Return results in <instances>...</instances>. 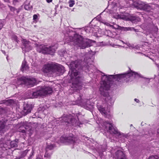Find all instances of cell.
<instances>
[{"label": "cell", "mask_w": 159, "mask_h": 159, "mask_svg": "<svg viewBox=\"0 0 159 159\" xmlns=\"http://www.w3.org/2000/svg\"><path fill=\"white\" fill-rule=\"evenodd\" d=\"M18 81L20 84L27 85H34L37 83L35 78L23 77L19 78Z\"/></svg>", "instance_id": "cell-8"}, {"label": "cell", "mask_w": 159, "mask_h": 159, "mask_svg": "<svg viewBox=\"0 0 159 159\" xmlns=\"http://www.w3.org/2000/svg\"><path fill=\"white\" fill-rule=\"evenodd\" d=\"M53 90L52 88L50 87H44L41 88L33 93V96L36 97H41L50 95L52 94Z\"/></svg>", "instance_id": "cell-5"}, {"label": "cell", "mask_w": 159, "mask_h": 159, "mask_svg": "<svg viewBox=\"0 0 159 159\" xmlns=\"http://www.w3.org/2000/svg\"><path fill=\"white\" fill-rule=\"evenodd\" d=\"M71 40L72 42L81 49H85L92 46L94 41L85 38L80 34L76 33L72 37Z\"/></svg>", "instance_id": "cell-2"}, {"label": "cell", "mask_w": 159, "mask_h": 159, "mask_svg": "<svg viewBox=\"0 0 159 159\" xmlns=\"http://www.w3.org/2000/svg\"><path fill=\"white\" fill-rule=\"evenodd\" d=\"M32 106L30 105H27L25 106L23 109V112L25 115L26 114L29 113L32 109Z\"/></svg>", "instance_id": "cell-14"}, {"label": "cell", "mask_w": 159, "mask_h": 159, "mask_svg": "<svg viewBox=\"0 0 159 159\" xmlns=\"http://www.w3.org/2000/svg\"><path fill=\"white\" fill-rule=\"evenodd\" d=\"M115 155L117 159H127L126 155L122 151H117Z\"/></svg>", "instance_id": "cell-12"}, {"label": "cell", "mask_w": 159, "mask_h": 159, "mask_svg": "<svg viewBox=\"0 0 159 159\" xmlns=\"http://www.w3.org/2000/svg\"><path fill=\"white\" fill-rule=\"evenodd\" d=\"M116 18L131 21L134 23H137L141 21V19L139 17L127 14H121L117 15Z\"/></svg>", "instance_id": "cell-6"}, {"label": "cell", "mask_w": 159, "mask_h": 159, "mask_svg": "<svg viewBox=\"0 0 159 159\" xmlns=\"http://www.w3.org/2000/svg\"><path fill=\"white\" fill-rule=\"evenodd\" d=\"M71 78L72 83L75 88H80L81 87V81L80 72L81 70L71 69Z\"/></svg>", "instance_id": "cell-4"}, {"label": "cell", "mask_w": 159, "mask_h": 159, "mask_svg": "<svg viewBox=\"0 0 159 159\" xmlns=\"http://www.w3.org/2000/svg\"><path fill=\"white\" fill-rule=\"evenodd\" d=\"M42 70L45 74L57 75H62L65 71V69L63 66L55 63L48 64L44 65Z\"/></svg>", "instance_id": "cell-1"}, {"label": "cell", "mask_w": 159, "mask_h": 159, "mask_svg": "<svg viewBox=\"0 0 159 159\" xmlns=\"http://www.w3.org/2000/svg\"><path fill=\"white\" fill-rule=\"evenodd\" d=\"M111 81L107 76H103L101 80L100 91L102 95L105 97L109 95V91L111 87Z\"/></svg>", "instance_id": "cell-3"}, {"label": "cell", "mask_w": 159, "mask_h": 159, "mask_svg": "<svg viewBox=\"0 0 159 159\" xmlns=\"http://www.w3.org/2000/svg\"><path fill=\"white\" fill-rule=\"evenodd\" d=\"M157 133L159 135V128L158 130Z\"/></svg>", "instance_id": "cell-21"}, {"label": "cell", "mask_w": 159, "mask_h": 159, "mask_svg": "<svg viewBox=\"0 0 159 159\" xmlns=\"http://www.w3.org/2000/svg\"><path fill=\"white\" fill-rule=\"evenodd\" d=\"M38 16L36 15H34L33 16V19L34 20H35L37 19Z\"/></svg>", "instance_id": "cell-20"}, {"label": "cell", "mask_w": 159, "mask_h": 159, "mask_svg": "<svg viewBox=\"0 0 159 159\" xmlns=\"http://www.w3.org/2000/svg\"><path fill=\"white\" fill-rule=\"evenodd\" d=\"M65 120L66 122L72 124H76L78 120L76 117L72 116H68L65 117Z\"/></svg>", "instance_id": "cell-11"}, {"label": "cell", "mask_w": 159, "mask_h": 159, "mask_svg": "<svg viewBox=\"0 0 159 159\" xmlns=\"http://www.w3.org/2000/svg\"><path fill=\"white\" fill-rule=\"evenodd\" d=\"M37 50L40 53L44 54L54 55L56 50L53 46L48 47L45 46H37Z\"/></svg>", "instance_id": "cell-7"}, {"label": "cell", "mask_w": 159, "mask_h": 159, "mask_svg": "<svg viewBox=\"0 0 159 159\" xmlns=\"http://www.w3.org/2000/svg\"><path fill=\"white\" fill-rule=\"evenodd\" d=\"M48 3H50V2H52V1H47Z\"/></svg>", "instance_id": "cell-22"}, {"label": "cell", "mask_w": 159, "mask_h": 159, "mask_svg": "<svg viewBox=\"0 0 159 159\" xmlns=\"http://www.w3.org/2000/svg\"><path fill=\"white\" fill-rule=\"evenodd\" d=\"M17 142L16 141H13L11 144L12 146V147H15L17 145Z\"/></svg>", "instance_id": "cell-18"}, {"label": "cell", "mask_w": 159, "mask_h": 159, "mask_svg": "<svg viewBox=\"0 0 159 159\" xmlns=\"http://www.w3.org/2000/svg\"><path fill=\"white\" fill-rule=\"evenodd\" d=\"M29 127L26 125L22 126L19 128V132L23 133H27L30 131Z\"/></svg>", "instance_id": "cell-13"}, {"label": "cell", "mask_w": 159, "mask_h": 159, "mask_svg": "<svg viewBox=\"0 0 159 159\" xmlns=\"http://www.w3.org/2000/svg\"><path fill=\"white\" fill-rule=\"evenodd\" d=\"M149 159H159V157L157 155H152L149 157Z\"/></svg>", "instance_id": "cell-17"}, {"label": "cell", "mask_w": 159, "mask_h": 159, "mask_svg": "<svg viewBox=\"0 0 159 159\" xmlns=\"http://www.w3.org/2000/svg\"><path fill=\"white\" fill-rule=\"evenodd\" d=\"M98 109L99 111L104 116L107 115V113L106 112L105 109L103 108L101 106H100L98 107Z\"/></svg>", "instance_id": "cell-15"}, {"label": "cell", "mask_w": 159, "mask_h": 159, "mask_svg": "<svg viewBox=\"0 0 159 159\" xmlns=\"http://www.w3.org/2000/svg\"><path fill=\"white\" fill-rule=\"evenodd\" d=\"M36 159H41L40 158H36Z\"/></svg>", "instance_id": "cell-23"}, {"label": "cell", "mask_w": 159, "mask_h": 159, "mask_svg": "<svg viewBox=\"0 0 159 159\" xmlns=\"http://www.w3.org/2000/svg\"><path fill=\"white\" fill-rule=\"evenodd\" d=\"M75 3L74 1H70L69 2V4H70V7H72L73 6Z\"/></svg>", "instance_id": "cell-19"}, {"label": "cell", "mask_w": 159, "mask_h": 159, "mask_svg": "<svg viewBox=\"0 0 159 159\" xmlns=\"http://www.w3.org/2000/svg\"><path fill=\"white\" fill-rule=\"evenodd\" d=\"M133 5L134 8L145 11H150L151 9V7L147 3L140 1H134Z\"/></svg>", "instance_id": "cell-9"}, {"label": "cell", "mask_w": 159, "mask_h": 159, "mask_svg": "<svg viewBox=\"0 0 159 159\" xmlns=\"http://www.w3.org/2000/svg\"><path fill=\"white\" fill-rule=\"evenodd\" d=\"M104 125L105 129L110 133L115 134H119V132L116 130L111 123L108 122H105L104 123Z\"/></svg>", "instance_id": "cell-10"}, {"label": "cell", "mask_w": 159, "mask_h": 159, "mask_svg": "<svg viewBox=\"0 0 159 159\" xmlns=\"http://www.w3.org/2000/svg\"><path fill=\"white\" fill-rule=\"evenodd\" d=\"M5 127V124L4 122H3L1 121V127H0V129H1V132H2V131L4 129Z\"/></svg>", "instance_id": "cell-16"}]
</instances>
